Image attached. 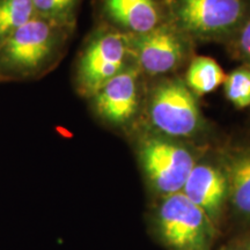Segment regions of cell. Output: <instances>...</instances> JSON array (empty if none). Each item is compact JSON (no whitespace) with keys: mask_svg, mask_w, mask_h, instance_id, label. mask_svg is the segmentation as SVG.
I'll list each match as a JSON object with an SVG mask.
<instances>
[{"mask_svg":"<svg viewBox=\"0 0 250 250\" xmlns=\"http://www.w3.org/2000/svg\"><path fill=\"white\" fill-rule=\"evenodd\" d=\"M71 30L34 17L0 46V83L44 76L64 52Z\"/></svg>","mask_w":250,"mask_h":250,"instance_id":"6da1fadb","label":"cell"},{"mask_svg":"<svg viewBox=\"0 0 250 250\" xmlns=\"http://www.w3.org/2000/svg\"><path fill=\"white\" fill-rule=\"evenodd\" d=\"M247 0H167L171 24L202 41L233 37L250 14Z\"/></svg>","mask_w":250,"mask_h":250,"instance_id":"7a4b0ae2","label":"cell"},{"mask_svg":"<svg viewBox=\"0 0 250 250\" xmlns=\"http://www.w3.org/2000/svg\"><path fill=\"white\" fill-rule=\"evenodd\" d=\"M155 230L169 250H211L215 225L182 192L164 196L155 208Z\"/></svg>","mask_w":250,"mask_h":250,"instance_id":"3957f363","label":"cell"},{"mask_svg":"<svg viewBox=\"0 0 250 250\" xmlns=\"http://www.w3.org/2000/svg\"><path fill=\"white\" fill-rule=\"evenodd\" d=\"M131 55L130 36L116 28H101L89 37L76 65V88L89 99L124 68Z\"/></svg>","mask_w":250,"mask_h":250,"instance_id":"277c9868","label":"cell"},{"mask_svg":"<svg viewBox=\"0 0 250 250\" xmlns=\"http://www.w3.org/2000/svg\"><path fill=\"white\" fill-rule=\"evenodd\" d=\"M148 117L159 134L171 139L190 138L203 126L196 95L180 79H167L153 88Z\"/></svg>","mask_w":250,"mask_h":250,"instance_id":"5b68a950","label":"cell"},{"mask_svg":"<svg viewBox=\"0 0 250 250\" xmlns=\"http://www.w3.org/2000/svg\"><path fill=\"white\" fill-rule=\"evenodd\" d=\"M138 158L149 186L161 197L182 191L197 162L191 149L160 134L139 143Z\"/></svg>","mask_w":250,"mask_h":250,"instance_id":"8992f818","label":"cell"},{"mask_svg":"<svg viewBox=\"0 0 250 250\" xmlns=\"http://www.w3.org/2000/svg\"><path fill=\"white\" fill-rule=\"evenodd\" d=\"M130 36L131 55L148 76H165L181 66L187 56V41L171 23H161L142 35Z\"/></svg>","mask_w":250,"mask_h":250,"instance_id":"52a82bcc","label":"cell"},{"mask_svg":"<svg viewBox=\"0 0 250 250\" xmlns=\"http://www.w3.org/2000/svg\"><path fill=\"white\" fill-rule=\"evenodd\" d=\"M139 71L127 66L90 96L94 111L103 122L120 126L134 117L139 103Z\"/></svg>","mask_w":250,"mask_h":250,"instance_id":"ba28073f","label":"cell"},{"mask_svg":"<svg viewBox=\"0 0 250 250\" xmlns=\"http://www.w3.org/2000/svg\"><path fill=\"white\" fill-rule=\"evenodd\" d=\"M181 192L204 211L215 225L228 202V182L224 167L197 161Z\"/></svg>","mask_w":250,"mask_h":250,"instance_id":"9c48e42d","label":"cell"},{"mask_svg":"<svg viewBox=\"0 0 250 250\" xmlns=\"http://www.w3.org/2000/svg\"><path fill=\"white\" fill-rule=\"evenodd\" d=\"M101 8L116 29L131 36L146 34L164 23L156 0H102Z\"/></svg>","mask_w":250,"mask_h":250,"instance_id":"30bf717a","label":"cell"},{"mask_svg":"<svg viewBox=\"0 0 250 250\" xmlns=\"http://www.w3.org/2000/svg\"><path fill=\"white\" fill-rule=\"evenodd\" d=\"M223 167L228 182V202L240 215L250 218V148L230 153Z\"/></svg>","mask_w":250,"mask_h":250,"instance_id":"8fae6325","label":"cell"},{"mask_svg":"<svg viewBox=\"0 0 250 250\" xmlns=\"http://www.w3.org/2000/svg\"><path fill=\"white\" fill-rule=\"evenodd\" d=\"M225 78L226 73L215 59L201 56L190 62L184 83L196 96H203L224 85Z\"/></svg>","mask_w":250,"mask_h":250,"instance_id":"7c38bea8","label":"cell"},{"mask_svg":"<svg viewBox=\"0 0 250 250\" xmlns=\"http://www.w3.org/2000/svg\"><path fill=\"white\" fill-rule=\"evenodd\" d=\"M34 17L31 0H0V46Z\"/></svg>","mask_w":250,"mask_h":250,"instance_id":"4fadbf2b","label":"cell"},{"mask_svg":"<svg viewBox=\"0 0 250 250\" xmlns=\"http://www.w3.org/2000/svg\"><path fill=\"white\" fill-rule=\"evenodd\" d=\"M36 17L73 31L80 0H31Z\"/></svg>","mask_w":250,"mask_h":250,"instance_id":"5bb4252c","label":"cell"},{"mask_svg":"<svg viewBox=\"0 0 250 250\" xmlns=\"http://www.w3.org/2000/svg\"><path fill=\"white\" fill-rule=\"evenodd\" d=\"M224 93L226 99L237 109L250 107V67L234 68L226 74L224 81Z\"/></svg>","mask_w":250,"mask_h":250,"instance_id":"9a60e30c","label":"cell"},{"mask_svg":"<svg viewBox=\"0 0 250 250\" xmlns=\"http://www.w3.org/2000/svg\"><path fill=\"white\" fill-rule=\"evenodd\" d=\"M232 39L236 57L241 59L243 65L250 67V14Z\"/></svg>","mask_w":250,"mask_h":250,"instance_id":"2e32d148","label":"cell"},{"mask_svg":"<svg viewBox=\"0 0 250 250\" xmlns=\"http://www.w3.org/2000/svg\"><path fill=\"white\" fill-rule=\"evenodd\" d=\"M220 250H245V241L233 242L226 247H223Z\"/></svg>","mask_w":250,"mask_h":250,"instance_id":"e0dca14e","label":"cell"},{"mask_svg":"<svg viewBox=\"0 0 250 250\" xmlns=\"http://www.w3.org/2000/svg\"><path fill=\"white\" fill-rule=\"evenodd\" d=\"M245 250H250V237L245 240Z\"/></svg>","mask_w":250,"mask_h":250,"instance_id":"ac0fdd59","label":"cell"},{"mask_svg":"<svg viewBox=\"0 0 250 250\" xmlns=\"http://www.w3.org/2000/svg\"><path fill=\"white\" fill-rule=\"evenodd\" d=\"M247 1H249V2H250V0H247Z\"/></svg>","mask_w":250,"mask_h":250,"instance_id":"d6986e66","label":"cell"}]
</instances>
